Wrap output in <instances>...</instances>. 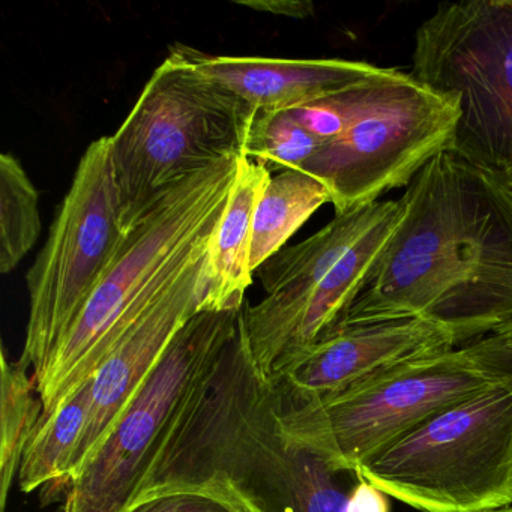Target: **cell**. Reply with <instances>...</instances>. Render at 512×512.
Returning <instances> with one entry per match:
<instances>
[{
	"label": "cell",
	"instance_id": "cell-2",
	"mask_svg": "<svg viewBox=\"0 0 512 512\" xmlns=\"http://www.w3.org/2000/svg\"><path fill=\"white\" fill-rule=\"evenodd\" d=\"M359 478L287 425L277 386L254 365L239 319L137 496L188 485L224 494L242 512H347Z\"/></svg>",
	"mask_w": 512,
	"mask_h": 512
},
{
	"label": "cell",
	"instance_id": "cell-17",
	"mask_svg": "<svg viewBox=\"0 0 512 512\" xmlns=\"http://www.w3.org/2000/svg\"><path fill=\"white\" fill-rule=\"evenodd\" d=\"M0 359V512H5L23 452L43 413V403L31 368L19 359L11 361L5 349Z\"/></svg>",
	"mask_w": 512,
	"mask_h": 512
},
{
	"label": "cell",
	"instance_id": "cell-13",
	"mask_svg": "<svg viewBox=\"0 0 512 512\" xmlns=\"http://www.w3.org/2000/svg\"><path fill=\"white\" fill-rule=\"evenodd\" d=\"M172 52L244 98L257 112H287L376 76L382 67L346 59L212 56L184 44Z\"/></svg>",
	"mask_w": 512,
	"mask_h": 512
},
{
	"label": "cell",
	"instance_id": "cell-24",
	"mask_svg": "<svg viewBox=\"0 0 512 512\" xmlns=\"http://www.w3.org/2000/svg\"><path fill=\"white\" fill-rule=\"evenodd\" d=\"M494 340L506 341V343H512V325L506 326L502 331L496 332V334L490 335Z\"/></svg>",
	"mask_w": 512,
	"mask_h": 512
},
{
	"label": "cell",
	"instance_id": "cell-10",
	"mask_svg": "<svg viewBox=\"0 0 512 512\" xmlns=\"http://www.w3.org/2000/svg\"><path fill=\"white\" fill-rule=\"evenodd\" d=\"M491 382L457 347L398 365L325 400H298L274 383L287 425L359 472L386 446Z\"/></svg>",
	"mask_w": 512,
	"mask_h": 512
},
{
	"label": "cell",
	"instance_id": "cell-9",
	"mask_svg": "<svg viewBox=\"0 0 512 512\" xmlns=\"http://www.w3.org/2000/svg\"><path fill=\"white\" fill-rule=\"evenodd\" d=\"M460 119L457 100L388 68L370 106L337 139L325 143L301 170L331 194L335 215L379 202L451 149Z\"/></svg>",
	"mask_w": 512,
	"mask_h": 512
},
{
	"label": "cell",
	"instance_id": "cell-26",
	"mask_svg": "<svg viewBox=\"0 0 512 512\" xmlns=\"http://www.w3.org/2000/svg\"><path fill=\"white\" fill-rule=\"evenodd\" d=\"M482 512H512V505L505 506V508L491 509V511H482Z\"/></svg>",
	"mask_w": 512,
	"mask_h": 512
},
{
	"label": "cell",
	"instance_id": "cell-8",
	"mask_svg": "<svg viewBox=\"0 0 512 512\" xmlns=\"http://www.w3.org/2000/svg\"><path fill=\"white\" fill-rule=\"evenodd\" d=\"M113 179L110 137L80 158L46 245L29 269V319L19 361L40 380L125 236Z\"/></svg>",
	"mask_w": 512,
	"mask_h": 512
},
{
	"label": "cell",
	"instance_id": "cell-7",
	"mask_svg": "<svg viewBox=\"0 0 512 512\" xmlns=\"http://www.w3.org/2000/svg\"><path fill=\"white\" fill-rule=\"evenodd\" d=\"M241 310H202L175 335L100 448L71 479L59 512H125L239 328Z\"/></svg>",
	"mask_w": 512,
	"mask_h": 512
},
{
	"label": "cell",
	"instance_id": "cell-1",
	"mask_svg": "<svg viewBox=\"0 0 512 512\" xmlns=\"http://www.w3.org/2000/svg\"><path fill=\"white\" fill-rule=\"evenodd\" d=\"M398 200L397 230L338 325L425 317L455 347L512 325V196L499 176L442 152Z\"/></svg>",
	"mask_w": 512,
	"mask_h": 512
},
{
	"label": "cell",
	"instance_id": "cell-18",
	"mask_svg": "<svg viewBox=\"0 0 512 512\" xmlns=\"http://www.w3.org/2000/svg\"><path fill=\"white\" fill-rule=\"evenodd\" d=\"M40 194L19 158L0 155V272L7 275L37 244Z\"/></svg>",
	"mask_w": 512,
	"mask_h": 512
},
{
	"label": "cell",
	"instance_id": "cell-21",
	"mask_svg": "<svg viewBox=\"0 0 512 512\" xmlns=\"http://www.w3.org/2000/svg\"><path fill=\"white\" fill-rule=\"evenodd\" d=\"M125 512H242L224 494L203 487L158 488L140 494Z\"/></svg>",
	"mask_w": 512,
	"mask_h": 512
},
{
	"label": "cell",
	"instance_id": "cell-19",
	"mask_svg": "<svg viewBox=\"0 0 512 512\" xmlns=\"http://www.w3.org/2000/svg\"><path fill=\"white\" fill-rule=\"evenodd\" d=\"M322 146V140L305 130L289 112H257L245 157L269 173H281L301 170Z\"/></svg>",
	"mask_w": 512,
	"mask_h": 512
},
{
	"label": "cell",
	"instance_id": "cell-4",
	"mask_svg": "<svg viewBox=\"0 0 512 512\" xmlns=\"http://www.w3.org/2000/svg\"><path fill=\"white\" fill-rule=\"evenodd\" d=\"M257 110L170 50L124 124L110 136L125 232L176 185L241 158Z\"/></svg>",
	"mask_w": 512,
	"mask_h": 512
},
{
	"label": "cell",
	"instance_id": "cell-14",
	"mask_svg": "<svg viewBox=\"0 0 512 512\" xmlns=\"http://www.w3.org/2000/svg\"><path fill=\"white\" fill-rule=\"evenodd\" d=\"M271 173L250 158H239L238 176L226 212L215 230L203 266L202 310H241L253 283L250 268L254 214Z\"/></svg>",
	"mask_w": 512,
	"mask_h": 512
},
{
	"label": "cell",
	"instance_id": "cell-22",
	"mask_svg": "<svg viewBox=\"0 0 512 512\" xmlns=\"http://www.w3.org/2000/svg\"><path fill=\"white\" fill-rule=\"evenodd\" d=\"M467 355L485 376L512 388V343L485 337L470 344Z\"/></svg>",
	"mask_w": 512,
	"mask_h": 512
},
{
	"label": "cell",
	"instance_id": "cell-23",
	"mask_svg": "<svg viewBox=\"0 0 512 512\" xmlns=\"http://www.w3.org/2000/svg\"><path fill=\"white\" fill-rule=\"evenodd\" d=\"M388 497V494L383 493L361 475L350 493L347 512H391Z\"/></svg>",
	"mask_w": 512,
	"mask_h": 512
},
{
	"label": "cell",
	"instance_id": "cell-6",
	"mask_svg": "<svg viewBox=\"0 0 512 512\" xmlns=\"http://www.w3.org/2000/svg\"><path fill=\"white\" fill-rule=\"evenodd\" d=\"M410 74L457 100L448 152L497 176L512 173V0L440 4L416 29Z\"/></svg>",
	"mask_w": 512,
	"mask_h": 512
},
{
	"label": "cell",
	"instance_id": "cell-15",
	"mask_svg": "<svg viewBox=\"0 0 512 512\" xmlns=\"http://www.w3.org/2000/svg\"><path fill=\"white\" fill-rule=\"evenodd\" d=\"M92 382L91 377L53 415L38 421L23 452L20 490L23 493L40 490L43 505L64 496L71 464L91 413Z\"/></svg>",
	"mask_w": 512,
	"mask_h": 512
},
{
	"label": "cell",
	"instance_id": "cell-3",
	"mask_svg": "<svg viewBox=\"0 0 512 512\" xmlns=\"http://www.w3.org/2000/svg\"><path fill=\"white\" fill-rule=\"evenodd\" d=\"M229 158L191 176L125 233L73 328L53 353L38 394L40 419L88 382L134 323L208 253L238 176Z\"/></svg>",
	"mask_w": 512,
	"mask_h": 512
},
{
	"label": "cell",
	"instance_id": "cell-5",
	"mask_svg": "<svg viewBox=\"0 0 512 512\" xmlns=\"http://www.w3.org/2000/svg\"><path fill=\"white\" fill-rule=\"evenodd\" d=\"M359 473L421 512L512 505L511 386L493 380L386 446Z\"/></svg>",
	"mask_w": 512,
	"mask_h": 512
},
{
	"label": "cell",
	"instance_id": "cell-20",
	"mask_svg": "<svg viewBox=\"0 0 512 512\" xmlns=\"http://www.w3.org/2000/svg\"><path fill=\"white\" fill-rule=\"evenodd\" d=\"M386 70L382 67L376 76L364 82L287 112L325 145L341 136L370 106Z\"/></svg>",
	"mask_w": 512,
	"mask_h": 512
},
{
	"label": "cell",
	"instance_id": "cell-25",
	"mask_svg": "<svg viewBox=\"0 0 512 512\" xmlns=\"http://www.w3.org/2000/svg\"><path fill=\"white\" fill-rule=\"evenodd\" d=\"M500 181L503 182V185H505L506 190L509 191V194L512 196V173H506V175H500L499 176Z\"/></svg>",
	"mask_w": 512,
	"mask_h": 512
},
{
	"label": "cell",
	"instance_id": "cell-16",
	"mask_svg": "<svg viewBox=\"0 0 512 512\" xmlns=\"http://www.w3.org/2000/svg\"><path fill=\"white\" fill-rule=\"evenodd\" d=\"M326 203H331L328 188L304 170H286L271 178L254 214L251 271H257L283 250L286 242Z\"/></svg>",
	"mask_w": 512,
	"mask_h": 512
},
{
	"label": "cell",
	"instance_id": "cell-12",
	"mask_svg": "<svg viewBox=\"0 0 512 512\" xmlns=\"http://www.w3.org/2000/svg\"><path fill=\"white\" fill-rule=\"evenodd\" d=\"M206 257L208 253L194 262L134 323L92 376L91 413L71 464L67 487L109 436L122 413L163 358L175 335L191 317L199 313L205 295L203 266Z\"/></svg>",
	"mask_w": 512,
	"mask_h": 512
},
{
	"label": "cell",
	"instance_id": "cell-11",
	"mask_svg": "<svg viewBox=\"0 0 512 512\" xmlns=\"http://www.w3.org/2000/svg\"><path fill=\"white\" fill-rule=\"evenodd\" d=\"M452 349L451 334L425 317L338 325L271 379L298 400H325L398 365Z\"/></svg>",
	"mask_w": 512,
	"mask_h": 512
}]
</instances>
